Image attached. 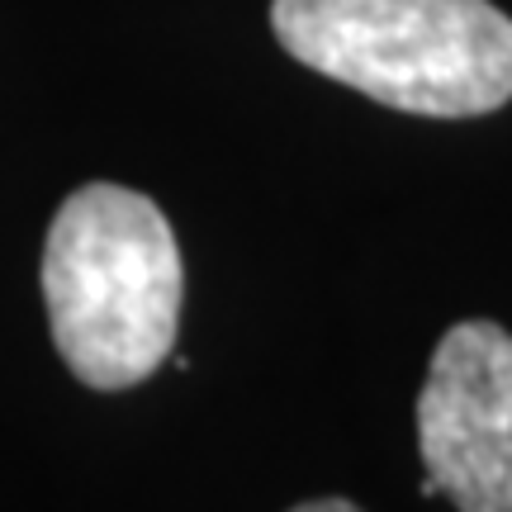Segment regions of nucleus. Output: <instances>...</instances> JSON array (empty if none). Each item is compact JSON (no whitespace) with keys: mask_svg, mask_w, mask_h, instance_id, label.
<instances>
[{"mask_svg":"<svg viewBox=\"0 0 512 512\" xmlns=\"http://www.w3.org/2000/svg\"><path fill=\"white\" fill-rule=\"evenodd\" d=\"M181 247L157 204L128 185H81L43 247L53 342L91 389L143 384L176 347Z\"/></svg>","mask_w":512,"mask_h":512,"instance_id":"nucleus-1","label":"nucleus"},{"mask_svg":"<svg viewBox=\"0 0 512 512\" xmlns=\"http://www.w3.org/2000/svg\"><path fill=\"white\" fill-rule=\"evenodd\" d=\"M304 67L380 105L470 119L512 100V19L489 0H275Z\"/></svg>","mask_w":512,"mask_h":512,"instance_id":"nucleus-2","label":"nucleus"},{"mask_svg":"<svg viewBox=\"0 0 512 512\" xmlns=\"http://www.w3.org/2000/svg\"><path fill=\"white\" fill-rule=\"evenodd\" d=\"M418 446L460 512H512V332L465 318L441 337L418 394Z\"/></svg>","mask_w":512,"mask_h":512,"instance_id":"nucleus-3","label":"nucleus"},{"mask_svg":"<svg viewBox=\"0 0 512 512\" xmlns=\"http://www.w3.org/2000/svg\"><path fill=\"white\" fill-rule=\"evenodd\" d=\"M290 512H361L356 503H347V498H313V503H299V508Z\"/></svg>","mask_w":512,"mask_h":512,"instance_id":"nucleus-4","label":"nucleus"},{"mask_svg":"<svg viewBox=\"0 0 512 512\" xmlns=\"http://www.w3.org/2000/svg\"><path fill=\"white\" fill-rule=\"evenodd\" d=\"M418 494H422V498H432V494H441V489H437V479L427 475V479H422V484H418Z\"/></svg>","mask_w":512,"mask_h":512,"instance_id":"nucleus-5","label":"nucleus"}]
</instances>
